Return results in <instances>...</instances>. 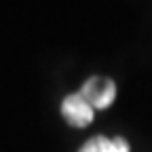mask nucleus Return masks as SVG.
Returning <instances> with one entry per match:
<instances>
[{
	"instance_id": "nucleus-1",
	"label": "nucleus",
	"mask_w": 152,
	"mask_h": 152,
	"mask_svg": "<svg viewBox=\"0 0 152 152\" xmlns=\"http://www.w3.org/2000/svg\"><path fill=\"white\" fill-rule=\"evenodd\" d=\"M80 95L93 106V110H104L116 97V83L106 76H91L83 85Z\"/></svg>"
},
{
	"instance_id": "nucleus-3",
	"label": "nucleus",
	"mask_w": 152,
	"mask_h": 152,
	"mask_svg": "<svg viewBox=\"0 0 152 152\" xmlns=\"http://www.w3.org/2000/svg\"><path fill=\"white\" fill-rule=\"evenodd\" d=\"M78 152H129V144L125 137H104V135H97V137H91L83 144V148Z\"/></svg>"
},
{
	"instance_id": "nucleus-2",
	"label": "nucleus",
	"mask_w": 152,
	"mask_h": 152,
	"mask_svg": "<svg viewBox=\"0 0 152 152\" xmlns=\"http://www.w3.org/2000/svg\"><path fill=\"white\" fill-rule=\"evenodd\" d=\"M61 114L72 127H87L93 121L95 110L78 91V93L68 95V97L61 102Z\"/></svg>"
}]
</instances>
